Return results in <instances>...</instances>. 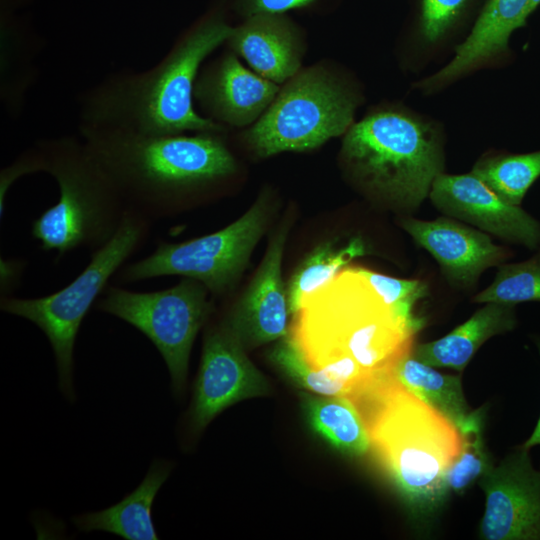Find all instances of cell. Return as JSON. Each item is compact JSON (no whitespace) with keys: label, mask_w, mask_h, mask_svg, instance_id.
Wrapping results in <instances>:
<instances>
[{"label":"cell","mask_w":540,"mask_h":540,"mask_svg":"<svg viewBox=\"0 0 540 540\" xmlns=\"http://www.w3.org/2000/svg\"><path fill=\"white\" fill-rule=\"evenodd\" d=\"M231 30L221 2L186 29L151 68L115 73L87 90L80 100L79 130L225 133L226 127L197 111L193 92L204 61L225 44Z\"/></svg>","instance_id":"obj_1"},{"label":"cell","mask_w":540,"mask_h":540,"mask_svg":"<svg viewBox=\"0 0 540 540\" xmlns=\"http://www.w3.org/2000/svg\"><path fill=\"white\" fill-rule=\"evenodd\" d=\"M289 335L308 364L347 389L391 372L412 352L414 331L359 267L344 268L291 316ZM345 396V397H346Z\"/></svg>","instance_id":"obj_2"},{"label":"cell","mask_w":540,"mask_h":540,"mask_svg":"<svg viewBox=\"0 0 540 540\" xmlns=\"http://www.w3.org/2000/svg\"><path fill=\"white\" fill-rule=\"evenodd\" d=\"M223 134L80 131L126 207L151 221L236 175L238 163Z\"/></svg>","instance_id":"obj_3"},{"label":"cell","mask_w":540,"mask_h":540,"mask_svg":"<svg viewBox=\"0 0 540 540\" xmlns=\"http://www.w3.org/2000/svg\"><path fill=\"white\" fill-rule=\"evenodd\" d=\"M394 370L370 379L347 398L408 507L426 516L446 500V471L461 451L462 437L450 419L406 388Z\"/></svg>","instance_id":"obj_4"},{"label":"cell","mask_w":540,"mask_h":540,"mask_svg":"<svg viewBox=\"0 0 540 540\" xmlns=\"http://www.w3.org/2000/svg\"><path fill=\"white\" fill-rule=\"evenodd\" d=\"M445 132L437 120L397 102L371 107L343 135L340 164L369 198L414 211L443 173Z\"/></svg>","instance_id":"obj_5"},{"label":"cell","mask_w":540,"mask_h":540,"mask_svg":"<svg viewBox=\"0 0 540 540\" xmlns=\"http://www.w3.org/2000/svg\"><path fill=\"white\" fill-rule=\"evenodd\" d=\"M32 150L38 172L51 175L59 190L58 201L33 221L34 239L58 258L78 248L103 246L128 208L83 139H45Z\"/></svg>","instance_id":"obj_6"},{"label":"cell","mask_w":540,"mask_h":540,"mask_svg":"<svg viewBox=\"0 0 540 540\" xmlns=\"http://www.w3.org/2000/svg\"><path fill=\"white\" fill-rule=\"evenodd\" d=\"M363 101L353 77L332 63L319 62L280 85L267 110L240 139L261 159L310 151L343 136Z\"/></svg>","instance_id":"obj_7"},{"label":"cell","mask_w":540,"mask_h":540,"mask_svg":"<svg viewBox=\"0 0 540 540\" xmlns=\"http://www.w3.org/2000/svg\"><path fill=\"white\" fill-rule=\"evenodd\" d=\"M151 220L127 209L115 234L92 252L87 266L60 290L37 298L1 296L3 312L29 320L46 335L55 356L59 388L69 401L73 388L74 346L80 326L108 281L145 242Z\"/></svg>","instance_id":"obj_8"},{"label":"cell","mask_w":540,"mask_h":540,"mask_svg":"<svg viewBox=\"0 0 540 540\" xmlns=\"http://www.w3.org/2000/svg\"><path fill=\"white\" fill-rule=\"evenodd\" d=\"M272 213L264 190L251 207L226 227L180 243L161 242L148 256L123 266L117 278L132 283L178 275L202 283L215 296L230 291L244 272Z\"/></svg>","instance_id":"obj_9"},{"label":"cell","mask_w":540,"mask_h":540,"mask_svg":"<svg viewBox=\"0 0 540 540\" xmlns=\"http://www.w3.org/2000/svg\"><path fill=\"white\" fill-rule=\"evenodd\" d=\"M209 294L202 283L191 278L151 292L110 286L95 307L127 322L153 343L170 373L173 394L181 397L195 338L213 310Z\"/></svg>","instance_id":"obj_10"},{"label":"cell","mask_w":540,"mask_h":540,"mask_svg":"<svg viewBox=\"0 0 540 540\" xmlns=\"http://www.w3.org/2000/svg\"><path fill=\"white\" fill-rule=\"evenodd\" d=\"M224 319L205 333L186 425L193 435L230 406L270 393V385L250 361Z\"/></svg>","instance_id":"obj_11"},{"label":"cell","mask_w":540,"mask_h":540,"mask_svg":"<svg viewBox=\"0 0 540 540\" xmlns=\"http://www.w3.org/2000/svg\"><path fill=\"white\" fill-rule=\"evenodd\" d=\"M540 0H486L473 28L451 60L435 73L413 83L422 95H433L483 69L511 63L512 34L527 26Z\"/></svg>","instance_id":"obj_12"},{"label":"cell","mask_w":540,"mask_h":540,"mask_svg":"<svg viewBox=\"0 0 540 540\" xmlns=\"http://www.w3.org/2000/svg\"><path fill=\"white\" fill-rule=\"evenodd\" d=\"M528 451L520 447L478 481L485 493L481 538L540 539V472Z\"/></svg>","instance_id":"obj_13"},{"label":"cell","mask_w":540,"mask_h":540,"mask_svg":"<svg viewBox=\"0 0 540 540\" xmlns=\"http://www.w3.org/2000/svg\"><path fill=\"white\" fill-rule=\"evenodd\" d=\"M428 197L448 217L531 250L540 246V223L520 206L502 199L472 171L441 173L434 180Z\"/></svg>","instance_id":"obj_14"},{"label":"cell","mask_w":540,"mask_h":540,"mask_svg":"<svg viewBox=\"0 0 540 540\" xmlns=\"http://www.w3.org/2000/svg\"><path fill=\"white\" fill-rule=\"evenodd\" d=\"M280 85L247 68L231 50L202 66L194 87L201 114L224 127H250L267 110Z\"/></svg>","instance_id":"obj_15"},{"label":"cell","mask_w":540,"mask_h":540,"mask_svg":"<svg viewBox=\"0 0 540 540\" xmlns=\"http://www.w3.org/2000/svg\"><path fill=\"white\" fill-rule=\"evenodd\" d=\"M288 232V223L275 231L253 279L224 318L246 349L289 334L287 286L282 277Z\"/></svg>","instance_id":"obj_16"},{"label":"cell","mask_w":540,"mask_h":540,"mask_svg":"<svg viewBox=\"0 0 540 540\" xmlns=\"http://www.w3.org/2000/svg\"><path fill=\"white\" fill-rule=\"evenodd\" d=\"M486 0H409L400 34V61L419 71L455 49L473 28Z\"/></svg>","instance_id":"obj_17"},{"label":"cell","mask_w":540,"mask_h":540,"mask_svg":"<svg viewBox=\"0 0 540 540\" xmlns=\"http://www.w3.org/2000/svg\"><path fill=\"white\" fill-rule=\"evenodd\" d=\"M400 225L457 286H472L483 271L501 265L509 256L485 232L450 217L430 221L407 217Z\"/></svg>","instance_id":"obj_18"},{"label":"cell","mask_w":540,"mask_h":540,"mask_svg":"<svg viewBox=\"0 0 540 540\" xmlns=\"http://www.w3.org/2000/svg\"><path fill=\"white\" fill-rule=\"evenodd\" d=\"M225 44L252 70L279 85L301 70L306 51L302 27L287 14L279 13L244 18L232 26Z\"/></svg>","instance_id":"obj_19"},{"label":"cell","mask_w":540,"mask_h":540,"mask_svg":"<svg viewBox=\"0 0 540 540\" xmlns=\"http://www.w3.org/2000/svg\"><path fill=\"white\" fill-rule=\"evenodd\" d=\"M172 468L171 462L155 459L142 482L120 502L100 511L74 516L73 523L84 532L105 531L126 540L159 539L152 506Z\"/></svg>","instance_id":"obj_20"},{"label":"cell","mask_w":540,"mask_h":540,"mask_svg":"<svg viewBox=\"0 0 540 540\" xmlns=\"http://www.w3.org/2000/svg\"><path fill=\"white\" fill-rule=\"evenodd\" d=\"M516 325L513 305L485 303L466 322L447 335L413 346L412 355L432 367L463 371L479 347L492 336Z\"/></svg>","instance_id":"obj_21"},{"label":"cell","mask_w":540,"mask_h":540,"mask_svg":"<svg viewBox=\"0 0 540 540\" xmlns=\"http://www.w3.org/2000/svg\"><path fill=\"white\" fill-rule=\"evenodd\" d=\"M301 400L310 427L340 453L361 457L371 448L365 424L347 397L303 393Z\"/></svg>","instance_id":"obj_22"},{"label":"cell","mask_w":540,"mask_h":540,"mask_svg":"<svg viewBox=\"0 0 540 540\" xmlns=\"http://www.w3.org/2000/svg\"><path fill=\"white\" fill-rule=\"evenodd\" d=\"M366 253V245L360 237H353L344 243L329 240L314 248L288 281L290 316L294 315L316 290L332 280L351 261Z\"/></svg>","instance_id":"obj_23"},{"label":"cell","mask_w":540,"mask_h":540,"mask_svg":"<svg viewBox=\"0 0 540 540\" xmlns=\"http://www.w3.org/2000/svg\"><path fill=\"white\" fill-rule=\"evenodd\" d=\"M397 379L410 391L450 419L458 428L465 423L469 410L461 377L443 374L417 360L412 352L395 367Z\"/></svg>","instance_id":"obj_24"},{"label":"cell","mask_w":540,"mask_h":540,"mask_svg":"<svg viewBox=\"0 0 540 540\" xmlns=\"http://www.w3.org/2000/svg\"><path fill=\"white\" fill-rule=\"evenodd\" d=\"M472 172L502 199L520 206L540 177V150L521 154L489 152L478 159Z\"/></svg>","instance_id":"obj_25"},{"label":"cell","mask_w":540,"mask_h":540,"mask_svg":"<svg viewBox=\"0 0 540 540\" xmlns=\"http://www.w3.org/2000/svg\"><path fill=\"white\" fill-rule=\"evenodd\" d=\"M484 418L485 408L472 411L466 422L458 428L462 448L446 471L448 492L464 493L493 467L483 439Z\"/></svg>","instance_id":"obj_26"},{"label":"cell","mask_w":540,"mask_h":540,"mask_svg":"<svg viewBox=\"0 0 540 540\" xmlns=\"http://www.w3.org/2000/svg\"><path fill=\"white\" fill-rule=\"evenodd\" d=\"M474 301L513 306L540 302V252L523 262L499 265L493 282L478 293Z\"/></svg>","instance_id":"obj_27"},{"label":"cell","mask_w":540,"mask_h":540,"mask_svg":"<svg viewBox=\"0 0 540 540\" xmlns=\"http://www.w3.org/2000/svg\"><path fill=\"white\" fill-rule=\"evenodd\" d=\"M269 359L297 387L321 395H347V389L342 384L308 364L289 334L277 341Z\"/></svg>","instance_id":"obj_28"},{"label":"cell","mask_w":540,"mask_h":540,"mask_svg":"<svg viewBox=\"0 0 540 540\" xmlns=\"http://www.w3.org/2000/svg\"><path fill=\"white\" fill-rule=\"evenodd\" d=\"M372 288L416 332L423 327V319L414 307L427 294V287L418 280H407L380 274L359 267Z\"/></svg>","instance_id":"obj_29"},{"label":"cell","mask_w":540,"mask_h":540,"mask_svg":"<svg viewBox=\"0 0 540 540\" xmlns=\"http://www.w3.org/2000/svg\"><path fill=\"white\" fill-rule=\"evenodd\" d=\"M340 0H231V9L242 19L259 13L287 14L289 11H320Z\"/></svg>","instance_id":"obj_30"},{"label":"cell","mask_w":540,"mask_h":540,"mask_svg":"<svg viewBox=\"0 0 540 540\" xmlns=\"http://www.w3.org/2000/svg\"><path fill=\"white\" fill-rule=\"evenodd\" d=\"M24 264L19 260L1 259V296H8V293L16 286L24 269Z\"/></svg>","instance_id":"obj_31"},{"label":"cell","mask_w":540,"mask_h":540,"mask_svg":"<svg viewBox=\"0 0 540 540\" xmlns=\"http://www.w3.org/2000/svg\"><path fill=\"white\" fill-rule=\"evenodd\" d=\"M537 346L540 353V341L537 342ZM540 445V417L536 424V427L531 434V436L527 439V441L521 446L524 449L529 450L533 446Z\"/></svg>","instance_id":"obj_32"}]
</instances>
